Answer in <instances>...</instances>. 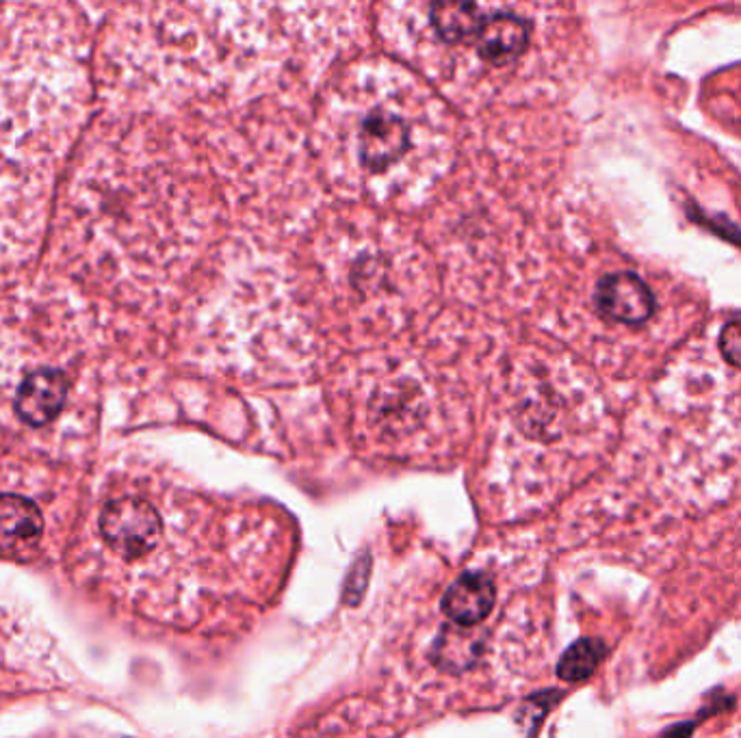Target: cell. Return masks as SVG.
<instances>
[{
    "mask_svg": "<svg viewBox=\"0 0 741 738\" xmlns=\"http://www.w3.org/2000/svg\"><path fill=\"white\" fill-rule=\"evenodd\" d=\"M85 109V74L50 18L0 13V273L37 245Z\"/></svg>",
    "mask_w": 741,
    "mask_h": 738,
    "instance_id": "obj_1",
    "label": "cell"
},
{
    "mask_svg": "<svg viewBox=\"0 0 741 738\" xmlns=\"http://www.w3.org/2000/svg\"><path fill=\"white\" fill-rule=\"evenodd\" d=\"M650 416L696 444L741 448V314L698 332L663 368Z\"/></svg>",
    "mask_w": 741,
    "mask_h": 738,
    "instance_id": "obj_2",
    "label": "cell"
},
{
    "mask_svg": "<svg viewBox=\"0 0 741 738\" xmlns=\"http://www.w3.org/2000/svg\"><path fill=\"white\" fill-rule=\"evenodd\" d=\"M655 275L640 269L618 267L603 273L592 288V308L596 319L609 329L627 332L631 338L646 336L661 355L663 347L674 345L679 332L674 329L672 295H661Z\"/></svg>",
    "mask_w": 741,
    "mask_h": 738,
    "instance_id": "obj_3",
    "label": "cell"
},
{
    "mask_svg": "<svg viewBox=\"0 0 741 738\" xmlns=\"http://www.w3.org/2000/svg\"><path fill=\"white\" fill-rule=\"evenodd\" d=\"M100 535L117 557L137 561L152 555L163 539V520L146 498H111L100 511Z\"/></svg>",
    "mask_w": 741,
    "mask_h": 738,
    "instance_id": "obj_4",
    "label": "cell"
},
{
    "mask_svg": "<svg viewBox=\"0 0 741 738\" xmlns=\"http://www.w3.org/2000/svg\"><path fill=\"white\" fill-rule=\"evenodd\" d=\"M70 379L61 368L42 366L26 375L13 399V414L26 427H46L65 410Z\"/></svg>",
    "mask_w": 741,
    "mask_h": 738,
    "instance_id": "obj_5",
    "label": "cell"
},
{
    "mask_svg": "<svg viewBox=\"0 0 741 738\" xmlns=\"http://www.w3.org/2000/svg\"><path fill=\"white\" fill-rule=\"evenodd\" d=\"M410 130L403 117L390 111H375L364 117L358 133V156L364 169L386 171L406 156Z\"/></svg>",
    "mask_w": 741,
    "mask_h": 738,
    "instance_id": "obj_6",
    "label": "cell"
},
{
    "mask_svg": "<svg viewBox=\"0 0 741 738\" xmlns=\"http://www.w3.org/2000/svg\"><path fill=\"white\" fill-rule=\"evenodd\" d=\"M473 44L477 55L484 61L492 65L510 63L527 50L529 24L510 11L494 9Z\"/></svg>",
    "mask_w": 741,
    "mask_h": 738,
    "instance_id": "obj_7",
    "label": "cell"
},
{
    "mask_svg": "<svg viewBox=\"0 0 741 738\" xmlns=\"http://www.w3.org/2000/svg\"><path fill=\"white\" fill-rule=\"evenodd\" d=\"M494 596L497 591L488 574L466 572L445 591L442 611L455 624L475 626L490 615Z\"/></svg>",
    "mask_w": 741,
    "mask_h": 738,
    "instance_id": "obj_8",
    "label": "cell"
},
{
    "mask_svg": "<svg viewBox=\"0 0 741 738\" xmlns=\"http://www.w3.org/2000/svg\"><path fill=\"white\" fill-rule=\"evenodd\" d=\"M44 535V516L33 500L0 494V550L33 548Z\"/></svg>",
    "mask_w": 741,
    "mask_h": 738,
    "instance_id": "obj_9",
    "label": "cell"
},
{
    "mask_svg": "<svg viewBox=\"0 0 741 738\" xmlns=\"http://www.w3.org/2000/svg\"><path fill=\"white\" fill-rule=\"evenodd\" d=\"M494 9L477 3H436L429 7V22L447 44H473Z\"/></svg>",
    "mask_w": 741,
    "mask_h": 738,
    "instance_id": "obj_10",
    "label": "cell"
},
{
    "mask_svg": "<svg viewBox=\"0 0 741 738\" xmlns=\"http://www.w3.org/2000/svg\"><path fill=\"white\" fill-rule=\"evenodd\" d=\"M605 654L607 648L601 639H579L564 652L557 665V676L564 682L588 680L596 667L603 663Z\"/></svg>",
    "mask_w": 741,
    "mask_h": 738,
    "instance_id": "obj_11",
    "label": "cell"
},
{
    "mask_svg": "<svg viewBox=\"0 0 741 738\" xmlns=\"http://www.w3.org/2000/svg\"><path fill=\"white\" fill-rule=\"evenodd\" d=\"M694 728H696V723L685 721V723H679V726L668 728L666 732L661 734V738H689V736H692Z\"/></svg>",
    "mask_w": 741,
    "mask_h": 738,
    "instance_id": "obj_12",
    "label": "cell"
},
{
    "mask_svg": "<svg viewBox=\"0 0 741 738\" xmlns=\"http://www.w3.org/2000/svg\"><path fill=\"white\" fill-rule=\"evenodd\" d=\"M739 100H741V85H739Z\"/></svg>",
    "mask_w": 741,
    "mask_h": 738,
    "instance_id": "obj_13",
    "label": "cell"
}]
</instances>
